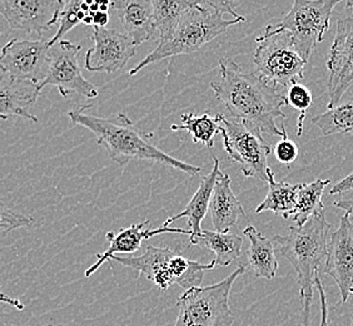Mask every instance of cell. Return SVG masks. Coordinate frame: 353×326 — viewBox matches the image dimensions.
<instances>
[{"label": "cell", "mask_w": 353, "mask_h": 326, "mask_svg": "<svg viewBox=\"0 0 353 326\" xmlns=\"http://www.w3.org/2000/svg\"><path fill=\"white\" fill-rule=\"evenodd\" d=\"M218 64L219 77L211 82V88L232 118L261 133L283 136L276 122L285 118L282 108L288 104L287 97L256 72H245L232 59L219 58Z\"/></svg>", "instance_id": "6da1fadb"}, {"label": "cell", "mask_w": 353, "mask_h": 326, "mask_svg": "<svg viewBox=\"0 0 353 326\" xmlns=\"http://www.w3.org/2000/svg\"><path fill=\"white\" fill-rule=\"evenodd\" d=\"M89 106L69 109L68 116L75 126L89 129L97 137V142L107 151L108 156L123 170L130 161L158 163L173 170L194 176L202 169L190 163L179 161L159 150L152 143L153 135L137 128L136 124L124 113L112 117H97L85 111Z\"/></svg>", "instance_id": "7a4b0ae2"}, {"label": "cell", "mask_w": 353, "mask_h": 326, "mask_svg": "<svg viewBox=\"0 0 353 326\" xmlns=\"http://www.w3.org/2000/svg\"><path fill=\"white\" fill-rule=\"evenodd\" d=\"M237 6L236 1H194L174 35L168 41H159L156 49L139 61L130 75H136L156 61L194 53L227 32L228 28L245 21V17L234 10Z\"/></svg>", "instance_id": "3957f363"}, {"label": "cell", "mask_w": 353, "mask_h": 326, "mask_svg": "<svg viewBox=\"0 0 353 326\" xmlns=\"http://www.w3.org/2000/svg\"><path fill=\"white\" fill-rule=\"evenodd\" d=\"M331 224L326 220L325 211L319 212L303 226H292L285 236L273 238L276 251L287 258L299 279L302 300V324L310 325V311L313 300V285L316 274L323 258L328 253Z\"/></svg>", "instance_id": "277c9868"}, {"label": "cell", "mask_w": 353, "mask_h": 326, "mask_svg": "<svg viewBox=\"0 0 353 326\" xmlns=\"http://www.w3.org/2000/svg\"><path fill=\"white\" fill-rule=\"evenodd\" d=\"M112 260L142 274L162 291L174 284L185 290L199 287L204 272L211 271L217 266L214 258L211 264H201L184 258L174 249L156 247L153 245H147L141 256H112Z\"/></svg>", "instance_id": "5b68a950"}, {"label": "cell", "mask_w": 353, "mask_h": 326, "mask_svg": "<svg viewBox=\"0 0 353 326\" xmlns=\"http://www.w3.org/2000/svg\"><path fill=\"white\" fill-rule=\"evenodd\" d=\"M256 41V73L263 81L274 88H290L303 79L307 61L299 55L290 32L276 30L270 24Z\"/></svg>", "instance_id": "8992f818"}, {"label": "cell", "mask_w": 353, "mask_h": 326, "mask_svg": "<svg viewBox=\"0 0 353 326\" xmlns=\"http://www.w3.org/2000/svg\"><path fill=\"white\" fill-rule=\"evenodd\" d=\"M245 272L239 265L221 282L205 287H192L176 301L174 326H232L234 316L230 307V294L234 281Z\"/></svg>", "instance_id": "52a82bcc"}, {"label": "cell", "mask_w": 353, "mask_h": 326, "mask_svg": "<svg viewBox=\"0 0 353 326\" xmlns=\"http://www.w3.org/2000/svg\"><path fill=\"white\" fill-rule=\"evenodd\" d=\"M340 3V0H294L283 21L271 27L290 32L299 55L308 61L313 49L323 41L333 9Z\"/></svg>", "instance_id": "ba28073f"}, {"label": "cell", "mask_w": 353, "mask_h": 326, "mask_svg": "<svg viewBox=\"0 0 353 326\" xmlns=\"http://www.w3.org/2000/svg\"><path fill=\"white\" fill-rule=\"evenodd\" d=\"M221 135L223 137L224 150L233 162L241 166L245 177H256L268 182V156L271 146L265 142L259 129L245 123L227 119L221 115Z\"/></svg>", "instance_id": "9c48e42d"}, {"label": "cell", "mask_w": 353, "mask_h": 326, "mask_svg": "<svg viewBox=\"0 0 353 326\" xmlns=\"http://www.w3.org/2000/svg\"><path fill=\"white\" fill-rule=\"evenodd\" d=\"M82 46L69 41H61L49 49V68L47 78L39 84V90L54 86L61 97L68 98L72 93L81 95L85 98H97L98 89L84 78L78 61V55Z\"/></svg>", "instance_id": "30bf717a"}, {"label": "cell", "mask_w": 353, "mask_h": 326, "mask_svg": "<svg viewBox=\"0 0 353 326\" xmlns=\"http://www.w3.org/2000/svg\"><path fill=\"white\" fill-rule=\"evenodd\" d=\"M50 43L46 39H12L1 49V73L18 81L41 84L47 78Z\"/></svg>", "instance_id": "8fae6325"}, {"label": "cell", "mask_w": 353, "mask_h": 326, "mask_svg": "<svg viewBox=\"0 0 353 326\" xmlns=\"http://www.w3.org/2000/svg\"><path fill=\"white\" fill-rule=\"evenodd\" d=\"M327 68L330 70L327 108L332 109L340 104L341 98L353 86V18L337 23Z\"/></svg>", "instance_id": "7c38bea8"}, {"label": "cell", "mask_w": 353, "mask_h": 326, "mask_svg": "<svg viewBox=\"0 0 353 326\" xmlns=\"http://www.w3.org/2000/svg\"><path fill=\"white\" fill-rule=\"evenodd\" d=\"M63 0H0V14L12 30L41 35L59 21Z\"/></svg>", "instance_id": "4fadbf2b"}, {"label": "cell", "mask_w": 353, "mask_h": 326, "mask_svg": "<svg viewBox=\"0 0 353 326\" xmlns=\"http://www.w3.org/2000/svg\"><path fill=\"white\" fill-rule=\"evenodd\" d=\"M94 47L85 55V68L89 72L113 73L125 67L136 55V44L127 35L108 28L93 27Z\"/></svg>", "instance_id": "5bb4252c"}, {"label": "cell", "mask_w": 353, "mask_h": 326, "mask_svg": "<svg viewBox=\"0 0 353 326\" xmlns=\"http://www.w3.org/2000/svg\"><path fill=\"white\" fill-rule=\"evenodd\" d=\"M323 272L336 281L341 303H346L353 290V222L347 212L341 218L339 229L330 236Z\"/></svg>", "instance_id": "9a60e30c"}, {"label": "cell", "mask_w": 353, "mask_h": 326, "mask_svg": "<svg viewBox=\"0 0 353 326\" xmlns=\"http://www.w3.org/2000/svg\"><path fill=\"white\" fill-rule=\"evenodd\" d=\"M150 224V221L145 220L141 224H134L127 227V229H122L119 232L109 231L105 235V238L109 242V247L103 252V253H98L97 258L98 261L95 262L94 265L90 266L85 271V278L92 276L97 270L105 264L107 261H110L112 256H119V253H133V252L138 251L142 246V242L144 240L157 236V235H162V233H182V235H188L190 236V230H184V229H176V227H159V229H154L150 230L147 229V226Z\"/></svg>", "instance_id": "2e32d148"}, {"label": "cell", "mask_w": 353, "mask_h": 326, "mask_svg": "<svg viewBox=\"0 0 353 326\" xmlns=\"http://www.w3.org/2000/svg\"><path fill=\"white\" fill-rule=\"evenodd\" d=\"M221 173H222V171H221L219 161H218L217 157L213 156V169L201 181L198 190L196 191L194 196L190 198V201L185 206V209L181 213H176L174 216L167 218L163 224L164 227H168L172 222H174L176 220L187 218L188 230L190 231V246L201 242L202 233H203L201 224H202V221L205 218L207 212L210 211L212 195H213L214 186H216L218 177Z\"/></svg>", "instance_id": "e0dca14e"}, {"label": "cell", "mask_w": 353, "mask_h": 326, "mask_svg": "<svg viewBox=\"0 0 353 326\" xmlns=\"http://www.w3.org/2000/svg\"><path fill=\"white\" fill-rule=\"evenodd\" d=\"M110 6L136 47L153 37L157 28L152 0H116Z\"/></svg>", "instance_id": "ac0fdd59"}, {"label": "cell", "mask_w": 353, "mask_h": 326, "mask_svg": "<svg viewBox=\"0 0 353 326\" xmlns=\"http://www.w3.org/2000/svg\"><path fill=\"white\" fill-rule=\"evenodd\" d=\"M41 95L39 84L33 82L18 81L7 75H0V117L8 119L19 116L29 121L38 122V118L30 112L38 95Z\"/></svg>", "instance_id": "d6986e66"}, {"label": "cell", "mask_w": 353, "mask_h": 326, "mask_svg": "<svg viewBox=\"0 0 353 326\" xmlns=\"http://www.w3.org/2000/svg\"><path fill=\"white\" fill-rule=\"evenodd\" d=\"M210 211L213 226L216 231L221 233H228L237 224L238 218L245 216L243 206L232 191L231 177L228 173L222 172L218 177L212 195Z\"/></svg>", "instance_id": "ffe728a7"}, {"label": "cell", "mask_w": 353, "mask_h": 326, "mask_svg": "<svg viewBox=\"0 0 353 326\" xmlns=\"http://www.w3.org/2000/svg\"><path fill=\"white\" fill-rule=\"evenodd\" d=\"M243 233L245 238L250 240L247 258L254 275L261 279H274L279 270V261L276 258L277 251L273 240L263 236L253 226H247L243 230Z\"/></svg>", "instance_id": "44dd1931"}, {"label": "cell", "mask_w": 353, "mask_h": 326, "mask_svg": "<svg viewBox=\"0 0 353 326\" xmlns=\"http://www.w3.org/2000/svg\"><path fill=\"white\" fill-rule=\"evenodd\" d=\"M302 184H290L287 182H277L274 173H268V193L265 200L256 209V213L271 211L273 213L288 220L293 218L297 206L299 189Z\"/></svg>", "instance_id": "7402d4cb"}, {"label": "cell", "mask_w": 353, "mask_h": 326, "mask_svg": "<svg viewBox=\"0 0 353 326\" xmlns=\"http://www.w3.org/2000/svg\"><path fill=\"white\" fill-rule=\"evenodd\" d=\"M154 21L159 41H165L174 35L184 17L194 6V0H152Z\"/></svg>", "instance_id": "603a6c76"}, {"label": "cell", "mask_w": 353, "mask_h": 326, "mask_svg": "<svg viewBox=\"0 0 353 326\" xmlns=\"http://www.w3.org/2000/svg\"><path fill=\"white\" fill-rule=\"evenodd\" d=\"M173 131H187L192 136L193 142L202 143L207 148L214 144V137L221 133V113L212 118L208 113L197 116L194 113H183L182 124H172Z\"/></svg>", "instance_id": "cb8c5ba5"}, {"label": "cell", "mask_w": 353, "mask_h": 326, "mask_svg": "<svg viewBox=\"0 0 353 326\" xmlns=\"http://www.w3.org/2000/svg\"><path fill=\"white\" fill-rule=\"evenodd\" d=\"M330 184L331 180L321 178L311 184H302L297 198V206L293 215V221L296 226H303L312 216L325 211L322 196L323 191Z\"/></svg>", "instance_id": "d4e9b609"}, {"label": "cell", "mask_w": 353, "mask_h": 326, "mask_svg": "<svg viewBox=\"0 0 353 326\" xmlns=\"http://www.w3.org/2000/svg\"><path fill=\"white\" fill-rule=\"evenodd\" d=\"M201 242L205 245L216 255L218 266L231 265L242 253L243 240L234 233H221L217 231L203 230Z\"/></svg>", "instance_id": "484cf974"}, {"label": "cell", "mask_w": 353, "mask_h": 326, "mask_svg": "<svg viewBox=\"0 0 353 326\" xmlns=\"http://www.w3.org/2000/svg\"><path fill=\"white\" fill-rule=\"evenodd\" d=\"M312 123L322 131L323 136L351 133L353 132V99L313 117Z\"/></svg>", "instance_id": "4316f807"}, {"label": "cell", "mask_w": 353, "mask_h": 326, "mask_svg": "<svg viewBox=\"0 0 353 326\" xmlns=\"http://www.w3.org/2000/svg\"><path fill=\"white\" fill-rule=\"evenodd\" d=\"M90 3L92 1H77V0L64 1L63 0V7L59 14V21H58L59 28L54 37L49 39L50 47L55 43L63 41L61 38L67 35L70 29L77 27L79 23H84L89 15Z\"/></svg>", "instance_id": "83f0119b"}, {"label": "cell", "mask_w": 353, "mask_h": 326, "mask_svg": "<svg viewBox=\"0 0 353 326\" xmlns=\"http://www.w3.org/2000/svg\"><path fill=\"white\" fill-rule=\"evenodd\" d=\"M287 102L288 104L301 112L299 117V126H297V135L301 136L303 131V122L306 118V113L308 108L311 107L313 102L312 93L307 88L306 86L297 83L291 86L287 90Z\"/></svg>", "instance_id": "f1b7e54d"}, {"label": "cell", "mask_w": 353, "mask_h": 326, "mask_svg": "<svg viewBox=\"0 0 353 326\" xmlns=\"http://www.w3.org/2000/svg\"><path fill=\"white\" fill-rule=\"evenodd\" d=\"M281 129L283 132V136H282V140L274 146L273 152H274L276 158L279 160V162L283 163V164H291L299 157V147L296 143L293 142L292 140L288 138L285 126H282Z\"/></svg>", "instance_id": "f546056e"}, {"label": "cell", "mask_w": 353, "mask_h": 326, "mask_svg": "<svg viewBox=\"0 0 353 326\" xmlns=\"http://www.w3.org/2000/svg\"><path fill=\"white\" fill-rule=\"evenodd\" d=\"M33 222V218L18 213L1 204V233L6 235L18 227H26Z\"/></svg>", "instance_id": "4dcf8cb0"}, {"label": "cell", "mask_w": 353, "mask_h": 326, "mask_svg": "<svg viewBox=\"0 0 353 326\" xmlns=\"http://www.w3.org/2000/svg\"><path fill=\"white\" fill-rule=\"evenodd\" d=\"M316 286L319 292V300H321V323L319 326H328V307H327L326 292L323 290L322 281L319 279V272L316 274Z\"/></svg>", "instance_id": "1f68e13d"}, {"label": "cell", "mask_w": 353, "mask_h": 326, "mask_svg": "<svg viewBox=\"0 0 353 326\" xmlns=\"http://www.w3.org/2000/svg\"><path fill=\"white\" fill-rule=\"evenodd\" d=\"M84 23L88 24V26H92V27L105 28V26L109 23V13L108 12H103V10H98V12H90L89 10V15Z\"/></svg>", "instance_id": "d6a6232c"}, {"label": "cell", "mask_w": 353, "mask_h": 326, "mask_svg": "<svg viewBox=\"0 0 353 326\" xmlns=\"http://www.w3.org/2000/svg\"><path fill=\"white\" fill-rule=\"evenodd\" d=\"M351 190H353V172L350 173L348 176L345 177L339 184H336L332 190L330 191V195L334 196V195L345 193L347 191Z\"/></svg>", "instance_id": "836d02e7"}, {"label": "cell", "mask_w": 353, "mask_h": 326, "mask_svg": "<svg viewBox=\"0 0 353 326\" xmlns=\"http://www.w3.org/2000/svg\"><path fill=\"white\" fill-rule=\"evenodd\" d=\"M333 204L353 216V200H339V201H334Z\"/></svg>", "instance_id": "e575fe53"}, {"label": "cell", "mask_w": 353, "mask_h": 326, "mask_svg": "<svg viewBox=\"0 0 353 326\" xmlns=\"http://www.w3.org/2000/svg\"><path fill=\"white\" fill-rule=\"evenodd\" d=\"M1 301H3V303H8V304H10V305H13L14 307H17L18 310H23V309H24V305L21 304L19 300L7 298L4 294H1Z\"/></svg>", "instance_id": "d590c367"}, {"label": "cell", "mask_w": 353, "mask_h": 326, "mask_svg": "<svg viewBox=\"0 0 353 326\" xmlns=\"http://www.w3.org/2000/svg\"><path fill=\"white\" fill-rule=\"evenodd\" d=\"M346 8L347 10H351V9H353V1H347Z\"/></svg>", "instance_id": "8d00e7d4"}, {"label": "cell", "mask_w": 353, "mask_h": 326, "mask_svg": "<svg viewBox=\"0 0 353 326\" xmlns=\"http://www.w3.org/2000/svg\"><path fill=\"white\" fill-rule=\"evenodd\" d=\"M46 326H54V325H52V324H49V325H46Z\"/></svg>", "instance_id": "74e56055"}, {"label": "cell", "mask_w": 353, "mask_h": 326, "mask_svg": "<svg viewBox=\"0 0 353 326\" xmlns=\"http://www.w3.org/2000/svg\"><path fill=\"white\" fill-rule=\"evenodd\" d=\"M352 294H353V290H352Z\"/></svg>", "instance_id": "f35d334b"}]
</instances>
